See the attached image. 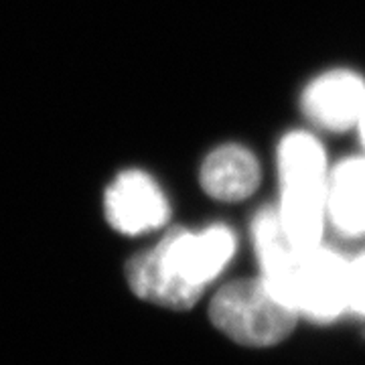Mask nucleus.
<instances>
[{
  "mask_svg": "<svg viewBox=\"0 0 365 365\" xmlns=\"http://www.w3.org/2000/svg\"><path fill=\"white\" fill-rule=\"evenodd\" d=\"M260 165L244 146L227 144L213 150L201 169V185L220 201H240L256 191Z\"/></svg>",
  "mask_w": 365,
  "mask_h": 365,
  "instance_id": "7",
  "label": "nucleus"
},
{
  "mask_svg": "<svg viewBox=\"0 0 365 365\" xmlns=\"http://www.w3.org/2000/svg\"><path fill=\"white\" fill-rule=\"evenodd\" d=\"M234 252L235 235L225 225H213L201 234L173 230L157 248L126 264V278L140 299L167 309H191Z\"/></svg>",
  "mask_w": 365,
  "mask_h": 365,
  "instance_id": "1",
  "label": "nucleus"
},
{
  "mask_svg": "<svg viewBox=\"0 0 365 365\" xmlns=\"http://www.w3.org/2000/svg\"><path fill=\"white\" fill-rule=\"evenodd\" d=\"M258 260L266 287L299 314L333 321L349 309V262L337 252L280 237L260 250Z\"/></svg>",
  "mask_w": 365,
  "mask_h": 365,
  "instance_id": "2",
  "label": "nucleus"
},
{
  "mask_svg": "<svg viewBox=\"0 0 365 365\" xmlns=\"http://www.w3.org/2000/svg\"><path fill=\"white\" fill-rule=\"evenodd\" d=\"M280 222L299 248H317L327 215V163L323 146L307 132H290L278 148Z\"/></svg>",
  "mask_w": 365,
  "mask_h": 365,
  "instance_id": "3",
  "label": "nucleus"
},
{
  "mask_svg": "<svg viewBox=\"0 0 365 365\" xmlns=\"http://www.w3.org/2000/svg\"><path fill=\"white\" fill-rule=\"evenodd\" d=\"M327 213L345 235L365 234V158L337 165L329 179Z\"/></svg>",
  "mask_w": 365,
  "mask_h": 365,
  "instance_id": "8",
  "label": "nucleus"
},
{
  "mask_svg": "<svg viewBox=\"0 0 365 365\" xmlns=\"http://www.w3.org/2000/svg\"><path fill=\"white\" fill-rule=\"evenodd\" d=\"M302 108L319 126L345 130L357 124L364 114L365 81L353 71H329L304 90Z\"/></svg>",
  "mask_w": 365,
  "mask_h": 365,
  "instance_id": "6",
  "label": "nucleus"
},
{
  "mask_svg": "<svg viewBox=\"0 0 365 365\" xmlns=\"http://www.w3.org/2000/svg\"><path fill=\"white\" fill-rule=\"evenodd\" d=\"M357 126H359V130H361V138H364L365 143V110L364 114H361V118H359V122H357Z\"/></svg>",
  "mask_w": 365,
  "mask_h": 365,
  "instance_id": "10",
  "label": "nucleus"
},
{
  "mask_svg": "<svg viewBox=\"0 0 365 365\" xmlns=\"http://www.w3.org/2000/svg\"><path fill=\"white\" fill-rule=\"evenodd\" d=\"M106 217L122 234H146L167 223L169 203L148 175L126 170L106 191Z\"/></svg>",
  "mask_w": 365,
  "mask_h": 365,
  "instance_id": "5",
  "label": "nucleus"
},
{
  "mask_svg": "<svg viewBox=\"0 0 365 365\" xmlns=\"http://www.w3.org/2000/svg\"><path fill=\"white\" fill-rule=\"evenodd\" d=\"M349 309L365 319V254L349 264Z\"/></svg>",
  "mask_w": 365,
  "mask_h": 365,
  "instance_id": "9",
  "label": "nucleus"
},
{
  "mask_svg": "<svg viewBox=\"0 0 365 365\" xmlns=\"http://www.w3.org/2000/svg\"><path fill=\"white\" fill-rule=\"evenodd\" d=\"M209 317L230 339L268 347L287 339L300 314L278 299L262 278H248L223 287L211 300Z\"/></svg>",
  "mask_w": 365,
  "mask_h": 365,
  "instance_id": "4",
  "label": "nucleus"
}]
</instances>
